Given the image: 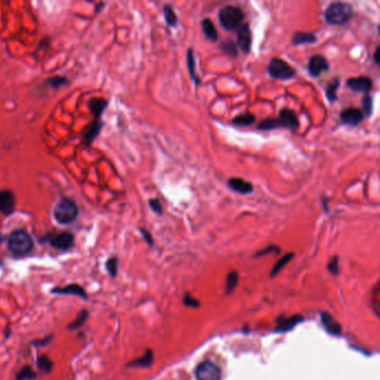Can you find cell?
I'll return each instance as SVG.
<instances>
[{
	"label": "cell",
	"instance_id": "1",
	"mask_svg": "<svg viewBox=\"0 0 380 380\" xmlns=\"http://www.w3.org/2000/svg\"><path fill=\"white\" fill-rule=\"evenodd\" d=\"M8 249L16 256H24L32 252L34 242L30 235L24 230H15L8 238Z\"/></svg>",
	"mask_w": 380,
	"mask_h": 380
},
{
	"label": "cell",
	"instance_id": "2",
	"mask_svg": "<svg viewBox=\"0 0 380 380\" xmlns=\"http://www.w3.org/2000/svg\"><path fill=\"white\" fill-rule=\"evenodd\" d=\"M352 7L347 3H332L325 10V20L329 25H343L352 16Z\"/></svg>",
	"mask_w": 380,
	"mask_h": 380
},
{
	"label": "cell",
	"instance_id": "3",
	"mask_svg": "<svg viewBox=\"0 0 380 380\" xmlns=\"http://www.w3.org/2000/svg\"><path fill=\"white\" fill-rule=\"evenodd\" d=\"M78 217V208L76 203L68 198L60 199L54 209V218L59 224H69Z\"/></svg>",
	"mask_w": 380,
	"mask_h": 380
},
{
	"label": "cell",
	"instance_id": "4",
	"mask_svg": "<svg viewBox=\"0 0 380 380\" xmlns=\"http://www.w3.org/2000/svg\"><path fill=\"white\" fill-rule=\"evenodd\" d=\"M244 19L242 9L235 6H225L219 12V20L227 30H238Z\"/></svg>",
	"mask_w": 380,
	"mask_h": 380
},
{
	"label": "cell",
	"instance_id": "5",
	"mask_svg": "<svg viewBox=\"0 0 380 380\" xmlns=\"http://www.w3.org/2000/svg\"><path fill=\"white\" fill-rule=\"evenodd\" d=\"M269 75L274 79L280 80H288L291 79L292 77H295L296 70L294 67L287 63V61L282 60L280 58H273L270 61L269 65Z\"/></svg>",
	"mask_w": 380,
	"mask_h": 380
},
{
	"label": "cell",
	"instance_id": "6",
	"mask_svg": "<svg viewBox=\"0 0 380 380\" xmlns=\"http://www.w3.org/2000/svg\"><path fill=\"white\" fill-rule=\"evenodd\" d=\"M198 380H220L221 370L217 364L211 361H204L195 370Z\"/></svg>",
	"mask_w": 380,
	"mask_h": 380
},
{
	"label": "cell",
	"instance_id": "7",
	"mask_svg": "<svg viewBox=\"0 0 380 380\" xmlns=\"http://www.w3.org/2000/svg\"><path fill=\"white\" fill-rule=\"evenodd\" d=\"M47 242L58 250H68L74 245V235L69 232H56L47 235Z\"/></svg>",
	"mask_w": 380,
	"mask_h": 380
},
{
	"label": "cell",
	"instance_id": "8",
	"mask_svg": "<svg viewBox=\"0 0 380 380\" xmlns=\"http://www.w3.org/2000/svg\"><path fill=\"white\" fill-rule=\"evenodd\" d=\"M329 69V64L325 56L315 55L309 59L308 63V70L312 77H319L322 73Z\"/></svg>",
	"mask_w": 380,
	"mask_h": 380
},
{
	"label": "cell",
	"instance_id": "9",
	"mask_svg": "<svg viewBox=\"0 0 380 380\" xmlns=\"http://www.w3.org/2000/svg\"><path fill=\"white\" fill-rule=\"evenodd\" d=\"M237 44L244 54H248L251 50V46H252V33H251L249 25L241 26L238 29Z\"/></svg>",
	"mask_w": 380,
	"mask_h": 380
},
{
	"label": "cell",
	"instance_id": "10",
	"mask_svg": "<svg viewBox=\"0 0 380 380\" xmlns=\"http://www.w3.org/2000/svg\"><path fill=\"white\" fill-rule=\"evenodd\" d=\"M16 208V199L12 191L3 189L0 191V212L5 215H10Z\"/></svg>",
	"mask_w": 380,
	"mask_h": 380
},
{
	"label": "cell",
	"instance_id": "11",
	"mask_svg": "<svg viewBox=\"0 0 380 380\" xmlns=\"http://www.w3.org/2000/svg\"><path fill=\"white\" fill-rule=\"evenodd\" d=\"M340 120L347 125L357 126L358 124H360L363 120V113L362 111L358 109L349 107V109L343 110L340 113Z\"/></svg>",
	"mask_w": 380,
	"mask_h": 380
},
{
	"label": "cell",
	"instance_id": "12",
	"mask_svg": "<svg viewBox=\"0 0 380 380\" xmlns=\"http://www.w3.org/2000/svg\"><path fill=\"white\" fill-rule=\"evenodd\" d=\"M347 86L359 93H368L372 88V79L369 77H353L347 80Z\"/></svg>",
	"mask_w": 380,
	"mask_h": 380
},
{
	"label": "cell",
	"instance_id": "13",
	"mask_svg": "<svg viewBox=\"0 0 380 380\" xmlns=\"http://www.w3.org/2000/svg\"><path fill=\"white\" fill-rule=\"evenodd\" d=\"M278 120L280 122L281 127H288L292 131H296L297 128L299 127V121H298L296 113L292 110H289V109L282 110L280 112Z\"/></svg>",
	"mask_w": 380,
	"mask_h": 380
},
{
	"label": "cell",
	"instance_id": "14",
	"mask_svg": "<svg viewBox=\"0 0 380 380\" xmlns=\"http://www.w3.org/2000/svg\"><path fill=\"white\" fill-rule=\"evenodd\" d=\"M229 187L234 192H238L240 194H249L253 191V185L248 181L240 177H232L228 181Z\"/></svg>",
	"mask_w": 380,
	"mask_h": 380
},
{
	"label": "cell",
	"instance_id": "15",
	"mask_svg": "<svg viewBox=\"0 0 380 380\" xmlns=\"http://www.w3.org/2000/svg\"><path fill=\"white\" fill-rule=\"evenodd\" d=\"M51 294H56V295H70V296H76L79 298H83V299H87V294L83 287H80L78 284H68L63 288H55L51 291Z\"/></svg>",
	"mask_w": 380,
	"mask_h": 380
},
{
	"label": "cell",
	"instance_id": "16",
	"mask_svg": "<svg viewBox=\"0 0 380 380\" xmlns=\"http://www.w3.org/2000/svg\"><path fill=\"white\" fill-rule=\"evenodd\" d=\"M321 320L323 326H325L326 330L331 333L333 336H339L341 333V326L335 318H333L330 313L322 312L321 313Z\"/></svg>",
	"mask_w": 380,
	"mask_h": 380
},
{
	"label": "cell",
	"instance_id": "17",
	"mask_svg": "<svg viewBox=\"0 0 380 380\" xmlns=\"http://www.w3.org/2000/svg\"><path fill=\"white\" fill-rule=\"evenodd\" d=\"M202 28H203V33L207 36V38L211 42H218L219 39V34L218 30L215 28V26L211 19L209 18H204L202 20Z\"/></svg>",
	"mask_w": 380,
	"mask_h": 380
},
{
	"label": "cell",
	"instance_id": "18",
	"mask_svg": "<svg viewBox=\"0 0 380 380\" xmlns=\"http://www.w3.org/2000/svg\"><path fill=\"white\" fill-rule=\"evenodd\" d=\"M301 320V316H295L291 318H280L278 320V327H276L275 331L284 332L294 328L298 322Z\"/></svg>",
	"mask_w": 380,
	"mask_h": 380
},
{
	"label": "cell",
	"instance_id": "19",
	"mask_svg": "<svg viewBox=\"0 0 380 380\" xmlns=\"http://www.w3.org/2000/svg\"><path fill=\"white\" fill-rule=\"evenodd\" d=\"M317 42L316 35L310 33L299 32L296 33L292 37V44L294 45H305V44H315Z\"/></svg>",
	"mask_w": 380,
	"mask_h": 380
},
{
	"label": "cell",
	"instance_id": "20",
	"mask_svg": "<svg viewBox=\"0 0 380 380\" xmlns=\"http://www.w3.org/2000/svg\"><path fill=\"white\" fill-rule=\"evenodd\" d=\"M153 362V352L151 350H147L145 355L141 358H137L135 360L128 363V367H136V368H146L150 367Z\"/></svg>",
	"mask_w": 380,
	"mask_h": 380
},
{
	"label": "cell",
	"instance_id": "21",
	"mask_svg": "<svg viewBox=\"0 0 380 380\" xmlns=\"http://www.w3.org/2000/svg\"><path fill=\"white\" fill-rule=\"evenodd\" d=\"M186 61H187V68L189 71V76H191L192 80L195 83V85H199L200 80L197 75V70H195V57L192 49H188L186 55Z\"/></svg>",
	"mask_w": 380,
	"mask_h": 380
},
{
	"label": "cell",
	"instance_id": "22",
	"mask_svg": "<svg viewBox=\"0 0 380 380\" xmlns=\"http://www.w3.org/2000/svg\"><path fill=\"white\" fill-rule=\"evenodd\" d=\"M254 122H255V116L252 114H249V113L235 116L232 121L233 124L237 126H250V125H252Z\"/></svg>",
	"mask_w": 380,
	"mask_h": 380
},
{
	"label": "cell",
	"instance_id": "23",
	"mask_svg": "<svg viewBox=\"0 0 380 380\" xmlns=\"http://www.w3.org/2000/svg\"><path fill=\"white\" fill-rule=\"evenodd\" d=\"M164 17H165V22L169 27H176L177 16L171 5H165L164 6Z\"/></svg>",
	"mask_w": 380,
	"mask_h": 380
},
{
	"label": "cell",
	"instance_id": "24",
	"mask_svg": "<svg viewBox=\"0 0 380 380\" xmlns=\"http://www.w3.org/2000/svg\"><path fill=\"white\" fill-rule=\"evenodd\" d=\"M339 85H340V81L338 79H333L331 83L327 86L326 95L330 102L337 101V90L339 88Z\"/></svg>",
	"mask_w": 380,
	"mask_h": 380
},
{
	"label": "cell",
	"instance_id": "25",
	"mask_svg": "<svg viewBox=\"0 0 380 380\" xmlns=\"http://www.w3.org/2000/svg\"><path fill=\"white\" fill-rule=\"evenodd\" d=\"M279 127H281V124L278 119H268L265 121H262L258 125L259 130H262V131L275 130V128H279Z\"/></svg>",
	"mask_w": 380,
	"mask_h": 380
},
{
	"label": "cell",
	"instance_id": "26",
	"mask_svg": "<svg viewBox=\"0 0 380 380\" xmlns=\"http://www.w3.org/2000/svg\"><path fill=\"white\" fill-rule=\"evenodd\" d=\"M87 318H88V311H80L78 313V316L76 317V319L68 326V329H78V328H80L86 322Z\"/></svg>",
	"mask_w": 380,
	"mask_h": 380
},
{
	"label": "cell",
	"instance_id": "27",
	"mask_svg": "<svg viewBox=\"0 0 380 380\" xmlns=\"http://www.w3.org/2000/svg\"><path fill=\"white\" fill-rule=\"evenodd\" d=\"M294 258V253H288L286 255L282 256V259H280L278 262H276L274 268L272 269V272H271V275L273 276L275 275L276 273H278L279 271H281L282 269L284 268V266L287 265V263H289V261Z\"/></svg>",
	"mask_w": 380,
	"mask_h": 380
},
{
	"label": "cell",
	"instance_id": "28",
	"mask_svg": "<svg viewBox=\"0 0 380 380\" xmlns=\"http://www.w3.org/2000/svg\"><path fill=\"white\" fill-rule=\"evenodd\" d=\"M37 364L40 370L44 372H50L54 367L53 361L47 356H40L37 359Z\"/></svg>",
	"mask_w": 380,
	"mask_h": 380
},
{
	"label": "cell",
	"instance_id": "29",
	"mask_svg": "<svg viewBox=\"0 0 380 380\" xmlns=\"http://www.w3.org/2000/svg\"><path fill=\"white\" fill-rule=\"evenodd\" d=\"M35 378H36V372L28 366L20 369L16 377L17 380H34Z\"/></svg>",
	"mask_w": 380,
	"mask_h": 380
},
{
	"label": "cell",
	"instance_id": "30",
	"mask_svg": "<svg viewBox=\"0 0 380 380\" xmlns=\"http://www.w3.org/2000/svg\"><path fill=\"white\" fill-rule=\"evenodd\" d=\"M238 280H239L238 272L232 271L231 273H229L227 282H225V290H227V292H231L234 290V288L238 284Z\"/></svg>",
	"mask_w": 380,
	"mask_h": 380
},
{
	"label": "cell",
	"instance_id": "31",
	"mask_svg": "<svg viewBox=\"0 0 380 380\" xmlns=\"http://www.w3.org/2000/svg\"><path fill=\"white\" fill-rule=\"evenodd\" d=\"M107 105V101L105 100H93L90 103V109L93 111L94 114L97 116H101L103 111L105 110V107Z\"/></svg>",
	"mask_w": 380,
	"mask_h": 380
},
{
	"label": "cell",
	"instance_id": "32",
	"mask_svg": "<svg viewBox=\"0 0 380 380\" xmlns=\"http://www.w3.org/2000/svg\"><path fill=\"white\" fill-rule=\"evenodd\" d=\"M106 270L112 276L117 275V271H119V260L115 256H112L111 259L106 261Z\"/></svg>",
	"mask_w": 380,
	"mask_h": 380
},
{
	"label": "cell",
	"instance_id": "33",
	"mask_svg": "<svg viewBox=\"0 0 380 380\" xmlns=\"http://www.w3.org/2000/svg\"><path fill=\"white\" fill-rule=\"evenodd\" d=\"M101 127H102V125L100 124V123H97V124H95V125L91 126L90 130H89L88 132H87V134L85 135V141H86L87 143L93 142V141L95 140V138L97 137V135L100 134Z\"/></svg>",
	"mask_w": 380,
	"mask_h": 380
},
{
	"label": "cell",
	"instance_id": "34",
	"mask_svg": "<svg viewBox=\"0 0 380 380\" xmlns=\"http://www.w3.org/2000/svg\"><path fill=\"white\" fill-rule=\"evenodd\" d=\"M221 47H222V50L224 51V53L228 54V55L237 56V54H238L237 45L231 42V40H229V42H228V40H227V42H224Z\"/></svg>",
	"mask_w": 380,
	"mask_h": 380
},
{
	"label": "cell",
	"instance_id": "35",
	"mask_svg": "<svg viewBox=\"0 0 380 380\" xmlns=\"http://www.w3.org/2000/svg\"><path fill=\"white\" fill-rule=\"evenodd\" d=\"M362 110L364 114L367 116H370L372 114V100L370 96L366 95L362 100Z\"/></svg>",
	"mask_w": 380,
	"mask_h": 380
},
{
	"label": "cell",
	"instance_id": "36",
	"mask_svg": "<svg viewBox=\"0 0 380 380\" xmlns=\"http://www.w3.org/2000/svg\"><path fill=\"white\" fill-rule=\"evenodd\" d=\"M148 204H150L151 209L153 210L154 212H155L156 214L161 215L163 213V208H162V204L160 202V200L158 199H151L150 201H148Z\"/></svg>",
	"mask_w": 380,
	"mask_h": 380
},
{
	"label": "cell",
	"instance_id": "37",
	"mask_svg": "<svg viewBox=\"0 0 380 380\" xmlns=\"http://www.w3.org/2000/svg\"><path fill=\"white\" fill-rule=\"evenodd\" d=\"M338 256H333V258L331 259V261L329 262V264H328V269H329L331 271V273L333 274H337L338 273V266H339V263H338Z\"/></svg>",
	"mask_w": 380,
	"mask_h": 380
},
{
	"label": "cell",
	"instance_id": "38",
	"mask_svg": "<svg viewBox=\"0 0 380 380\" xmlns=\"http://www.w3.org/2000/svg\"><path fill=\"white\" fill-rule=\"evenodd\" d=\"M183 302L185 304V306H188V307H193V308H197L200 306L199 302L194 299V298H192L189 295H186L185 297L183 298Z\"/></svg>",
	"mask_w": 380,
	"mask_h": 380
},
{
	"label": "cell",
	"instance_id": "39",
	"mask_svg": "<svg viewBox=\"0 0 380 380\" xmlns=\"http://www.w3.org/2000/svg\"><path fill=\"white\" fill-rule=\"evenodd\" d=\"M141 233L143 234L144 239H145V240H146V242H147L148 244H150V245H152V244H153V238H152L151 233H150V232H148V231L144 230V229H141Z\"/></svg>",
	"mask_w": 380,
	"mask_h": 380
},
{
	"label": "cell",
	"instance_id": "40",
	"mask_svg": "<svg viewBox=\"0 0 380 380\" xmlns=\"http://www.w3.org/2000/svg\"><path fill=\"white\" fill-rule=\"evenodd\" d=\"M274 250H276V251H280V249L279 248H276V246H269V248L268 249H265V250H262V251H260V252L259 253H256V256H259V255H263V254H265V253H268V252H270V251H274Z\"/></svg>",
	"mask_w": 380,
	"mask_h": 380
},
{
	"label": "cell",
	"instance_id": "41",
	"mask_svg": "<svg viewBox=\"0 0 380 380\" xmlns=\"http://www.w3.org/2000/svg\"><path fill=\"white\" fill-rule=\"evenodd\" d=\"M379 50H380V48L377 47L376 50H374V53H373V61H374V64H376V65H379V59H378Z\"/></svg>",
	"mask_w": 380,
	"mask_h": 380
}]
</instances>
